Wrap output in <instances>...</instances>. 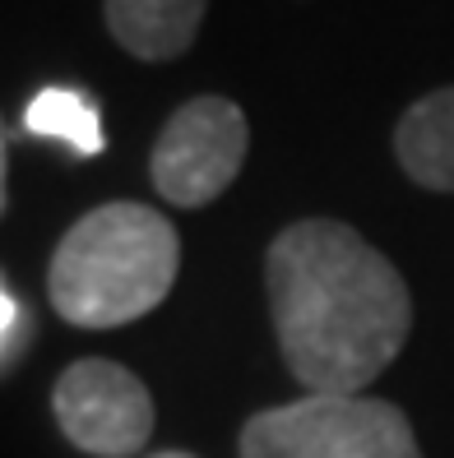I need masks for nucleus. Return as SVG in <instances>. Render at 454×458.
<instances>
[{
  "mask_svg": "<svg viewBox=\"0 0 454 458\" xmlns=\"http://www.w3.org/2000/svg\"><path fill=\"white\" fill-rule=\"evenodd\" d=\"M51 412L65 440L98 458H130L153 436V398L116 361H74L51 394Z\"/></svg>",
  "mask_w": 454,
  "mask_h": 458,
  "instance_id": "obj_5",
  "label": "nucleus"
},
{
  "mask_svg": "<svg viewBox=\"0 0 454 458\" xmlns=\"http://www.w3.org/2000/svg\"><path fill=\"white\" fill-rule=\"evenodd\" d=\"M394 153L417 185L454 195V89H436L408 106L394 130Z\"/></svg>",
  "mask_w": 454,
  "mask_h": 458,
  "instance_id": "obj_7",
  "label": "nucleus"
},
{
  "mask_svg": "<svg viewBox=\"0 0 454 458\" xmlns=\"http://www.w3.org/2000/svg\"><path fill=\"white\" fill-rule=\"evenodd\" d=\"M242 458H422L408 417L362 394H306L242 426Z\"/></svg>",
  "mask_w": 454,
  "mask_h": 458,
  "instance_id": "obj_3",
  "label": "nucleus"
},
{
  "mask_svg": "<svg viewBox=\"0 0 454 458\" xmlns=\"http://www.w3.org/2000/svg\"><path fill=\"white\" fill-rule=\"evenodd\" d=\"M23 130L42 134V140H61V144H70L79 157H98V153L107 148L98 106L79 93V89H56V84L42 89V93L29 102V112H23Z\"/></svg>",
  "mask_w": 454,
  "mask_h": 458,
  "instance_id": "obj_8",
  "label": "nucleus"
},
{
  "mask_svg": "<svg viewBox=\"0 0 454 458\" xmlns=\"http://www.w3.org/2000/svg\"><path fill=\"white\" fill-rule=\"evenodd\" d=\"M107 29L140 61H176L195 42L209 0H107Z\"/></svg>",
  "mask_w": 454,
  "mask_h": 458,
  "instance_id": "obj_6",
  "label": "nucleus"
},
{
  "mask_svg": "<svg viewBox=\"0 0 454 458\" xmlns=\"http://www.w3.org/2000/svg\"><path fill=\"white\" fill-rule=\"evenodd\" d=\"M278 352L306 394H362L404 352L413 301L398 268L362 232L302 218L264 259Z\"/></svg>",
  "mask_w": 454,
  "mask_h": 458,
  "instance_id": "obj_1",
  "label": "nucleus"
},
{
  "mask_svg": "<svg viewBox=\"0 0 454 458\" xmlns=\"http://www.w3.org/2000/svg\"><path fill=\"white\" fill-rule=\"evenodd\" d=\"M251 130L227 98H191L167 116L153 144V185L176 208H204L236 181Z\"/></svg>",
  "mask_w": 454,
  "mask_h": 458,
  "instance_id": "obj_4",
  "label": "nucleus"
},
{
  "mask_svg": "<svg viewBox=\"0 0 454 458\" xmlns=\"http://www.w3.org/2000/svg\"><path fill=\"white\" fill-rule=\"evenodd\" d=\"M0 315H5V329H0V338H5V366H14V352H19V329H23V306L19 296L5 287L0 292Z\"/></svg>",
  "mask_w": 454,
  "mask_h": 458,
  "instance_id": "obj_9",
  "label": "nucleus"
},
{
  "mask_svg": "<svg viewBox=\"0 0 454 458\" xmlns=\"http://www.w3.org/2000/svg\"><path fill=\"white\" fill-rule=\"evenodd\" d=\"M176 227L149 204L116 199L84 213L51 255L47 292L79 329H116L149 315L176 283Z\"/></svg>",
  "mask_w": 454,
  "mask_h": 458,
  "instance_id": "obj_2",
  "label": "nucleus"
},
{
  "mask_svg": "<svg viewBox=\"0 0 454 458\" xmlns=\"http://www.w3.org/2000/svg\"><path fill=\"white\" fill-rule=\"evenodd\" d=\"M153 458H191V454H153Z\"/></svg>",
  "mask_w": 454,
  "mask_h": 458,
  "instance_id": "obj_10",
  "label": "nucleus"
}]
</instances>
